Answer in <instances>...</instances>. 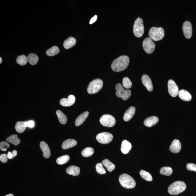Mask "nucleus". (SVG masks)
Returning <instances> with one entry per match:
<instances>
[{
  "instance_id": "1",
  "label": "nucleus",
  "mask_w": 196,
  "mask_h": 196,
  "mask_svg": "<svg viewBox=\"0 0 196 196\" xmlns=\"http://www.w3.org/2000/svg\"><path fill=\"white\" fill-rule=\"evenodd\" d=\"M130 59L128 56H121L115 60L112 63V70L115 72L122 71L127 68Z\"/></svg>"
},
{
  "instance_id": "2",
  "label": "nucleus",
  "mask_w": 196,
  "mask_h": 196,
  "mask_svg": "<svg viewBox=\"0 0 196 196\" xmlns=\"http://www.w3.org/2000/svg\"><path fill=\"white\" fill-rule=\"evenodd\" d=\"M186 188L185 183L181 181H177L170 185L168 188V191L170 194L177 195L184 191Z\"/></svg>"
},
{
  "instance_id": "3",
  "label": "nucleus",
  "mask_w": 196,
  "mask_h": 196,
  "mask_svg": "<svg viewBox=\"0 0 196 196\" xmlns=\"http://www.w3.org/2000/svg\"><path fill=\"white\" fill-rule=\"evenodd\" d=\"M119 181L123 187L128 189L134 188L136 185L135 181L126 174H123L119 176Z\"/></svg>"
},
{
  "instance_id": "4",
  "label": "nucleus",
  "mask_w": 196,
  "mask_h": 196,
  "mask_svg": "<svg viewBox=\"0 0 196 196\" xmlns=\"http://www.w3.org/2000/svg\"><path fill=\"white\" fill-rule=\"evenodd\" d=\"M149 35L151 39L158 41L162 40L164 38L165 32L162 27H153L149 31Z\"/></svg>"
},
{
  "instance_id": "5",
  "label": "nucleus",
  "mask_w": 196,
  "mask_h": 196,
  "mask_svg": "<svg viewBox=\"0 0 196 196\" xmlns=\"http://www.w3.org/2000/svg\"><path fill=\"white\" fill-rule=\"evenodd\" d=\"M103 81L99 78L93 80L89 83L87 88V91L89 94H94L98 93L103 86Z\"/></svg>"
},
{
  "instance_id": "6",
  "label": "nucleus",
  "mask_w": 196,
  "mask_h": 196,
  "mask_svg": "<svg viewBox=\"0 0 196 196\" xmlns=\"http://www.w3.org/2000/svg\"><path fill=\"white\" fill-rule=\"evenodd\" d=\"M133 33L134 35L137 38H140L143 36L144 33V27L143 20L141 18L138 17L134 22Z\"/></svg>"
},
{
  "instance_id": "7",
  "label": "nucleus",
  "mask_w": 196,
  "mask_h": 196,
  "mask_svg": "<svg viewBox=\"0 0 196 196\" xmlns=\"http://www.w3.org/2000/svg\"><path fill=\"white\" fill-rule=\"evenodd\" d=\"M100 122L102 126L107 127H112L116 123L115 118L110 115H104L100 118Z\"/></svg>"
},
{
  "instance_id": "8",
  "label": "nucleus",
  "mask_w": 196,
  "mask_h": 196,
  "mask_svg": "<svg viewBox=\"0 0 196 196\" xmlns=\"http://www.w3.org/2000/svg\"><path fill=\"white\" fill-rule=\"evenodd\" d=\"M113 138V136L111 133L102 132L97 135L96 139L98 142L103 144H106L111 143L112 141Z\"/></svg>"
},
{
  "instance_id": "9",
  "label": "nucleus",
  "mask_w": 196,
  "mask_h": 196,
  "mask_svg": "<svg viewBox=\"0 0 196 196\" xmlns=\"http://www.w3.org/2000/svg\"><path fill=\"white\" fill-rule=\"evenodd\" d=\"M143 50L146 53L151 54L153 53L155 48V43L150 38H147L143 40Z\"/></svg>"
},
{
  "instance_id": "10",
  "label": "nucleus",
  "mask_w": 196,
  "mask_h": 196,
  "mask_svg": "<svg viewBox=\"0 0 196 196\" xmlns=\"http://www.w3.org/2000/svg\"><path fill=\"white\" fill-rule=\"evenodd\" d=\"M168 88L170 95L175 98L178 95L179 89L176 83L172 80H170L168 82Z\"/></svg>"
},
{
  "instance_id": "11",
  "label": "nucleus",
  "mask_w": 196,
  "mask_h": 196,
  "mask_svg": "<svg viewBox=\"0 0 196 196\" xmlns=\"http://www.w3.org/2000/svg\"><path fill=\"white\" fill-rule=\"evenodd\" d=\"M183 33L186 39L191 38L192 35V25L190 22L186 21L183 24L182 26Z\"/></svg>"
},
{
  "instance_id": "12",
  "label": "nucleus",
  "mask_w": 196,
  "mask_h": 196,
  "mask_svg": "<svg viewBox=\"0 0 196 196\" xmlns=\"http://www.w3.org/2000/svg\"><path fill=\"white\" fill-rule=\"evenodd\" d=\"M75 97L73 95H70L68 98H63L60 101V104L64 107H68L74 105L75 101Z\"/></svg>"
},
{
  "instance_id": "13",
  "label": "nucleus",
  "mask_w": 196,
  "mask_h": 196,
  "mask_svg": "<svg viewBox=\"0 0 196 196\" xmlns=\"http://www.w3.org/2000/svg\"><path fill=\"white\" fill-rule=\"evenodd\" d=\"M142 82L143 84L146 87L147 90L149 91H152L153 89L152 80L148 75L144 74L142 77Z\"/></svg>"
},
{
  "instance_id": "14",
  "label": "nucleus",
  "mask_w": 196,
  "mask_h": 196,
  "mask_svg": "<svg viewBox=\"0 0 196 196\" xmlns=\"http://www.w3.org/2000/svg\"><path fill=\"white\" fill-rule=\"evenodd\" d=\"M181 149V144L180 141L178 139H175L170 146V150L174 153H178Z\"/></svg>"
},
{
  "instance_id": "15",
  "label": "nucleus",
  "mask_w": 196,
  "mask_h": 196,
  "mask_svg": "<svg viewBox=\"0 0 196 196\" xmlns=\"http://www.w3.org/2000/svg\"><path fill=\"white\" fill-rule=\"evenodd\" d=\"M40 146L43 152V156L44 157L46 158H49L51 156V152L47 144L45 142L42 141L40 143Z\"/></svg>"
},
{
  "instance_id": "16",
  "label": "nucleus",
  "mask_w": 196,
  "mask_h": 196,
  "mask_svg": "<svg viewBox=\"0 0 196 196\" xmlns=\"http://www.w3.org/2000/svg\"><path fill=\"white\" fill-rule=\"evenodd\" d=\"M136 108L134 106H131L127 110L126 113H125L123 119L124 120L128 122L133 117L134 114L135 113Z\"/></svg>"
},
{
  "instance_id": "17",
  "label": "nucleus",
  "mask_w": 196,
  "mask_h": 196,
  "mask_svg": "<svg viewBox=\"0 0 196 196\" xmlns=\"http://www.w3.org/2000/svg\"><path fill=\"white\" fill-rule=\"evenodd\" d=\"M159 119L156 116H152L147 118L144 121V124L148 127L155 126L158 122Z\"/></svg>"
},
{
  "instance_id": "18",
  "label": "nucleus",
  "mask_w": 196,
  "mask_h": 196,
  "mask_svg": "<svg viewBox=\"0 0 196 196\" xmlns=\"http://www.w3.org/2000/svg\"><path fill=\"white\" fill-rule=\"evenodd\" d=\"M132 145L129 142L124 140L121 144V150L123 154H127L132 148Z\"/></svg>"
},
{
  "instance_id": "19",
  "label": "nucleus",
  "mask_w": 196,
  "mask_h": 196,
  "mask_svg": "<svg viewBox=\"0 0 196 196\" xmlns=\"http://www.w3.org/2000/svg\"><path fill=\"white\" fill-rule=\"evenodd\" d=\"M178 95L180 98L184 101H189L192 99L191 94L187 91L183 89L179 91Z\"/></svg>"
},
{
  "instance_id": "20",
  "label": "nucleus",
  "mask_w": 196,
  "mask_h": 196,
  "mask_svg": "<svg viewBox=\"0 0 196 196\" xmlns=\"http://www.w3.org/2000/svg\"><path fill=\"white\" fill-rule=\"evenodd\" d=\"M66 172L68 174L73 175V176H77L80 174V169L77 166H70L67 168Z\"/></svg>"
},
{
  "instance_id": "21",
  "label": "nucleus",
  "mask_w": 196,
  "mask_h": 196,
  "mask_svg": "<svg viewBox=\"0 0 196 196\" xmlns=\"http://www.w3.org/2000/svg\"><path fill=\"white\" fill-rule=\"evenodd\" d=\"M77 144V141L75 140L72 139H68L64 141L62 143V148L66 150L75 146Z\"/></svg>"
},
{
  "instance_id": "22",
  "label": "nucleus",
  "mask_w": 196,
  "mask_h": 196,
  "mask_svg": "<svg viewBox=\"0 0 196 196\" xmlns=\"http://www.w3.org/2000/svg\"><path fill=\"white\" fill-rule=\"evenodd\" d=\"M89 114L88 112L87 111L84 112L80 115L76 120L75 122V126H78L83 124L86 120V119L88 117Z\"/></svg>"
},
{
  "instance_id": "23",
  "label": "nucleus",
  "mask_w": 196,
  "mask_h": 196,
  "mask_svg": "<svg viewBox=\"0 0 196 196\" xmlns=\"http://www.w3.org/2000/svg\"><path fill=\"white\" fill-rule=\"evenodd\" d=\"M76 39L73 37H70L64 41L63 46L66 49H69L75 46Z\"/></svg>"
},
{
  "instance_id": "24",
  "label": "nucleus",
  "mask_w": 196,
  "mask_h": 196,
  "mask_svg": "<svg viewBox=\"0 0 196 196\" xmlns=\"http://www.w3.org/2000/svg\"><path fill=\"white\" fill-rule=\"evenodd\" d=\"M27 127L26 122L18 121L16 123L15 128L16 131L19 133H22L25 131Z\"/></svg>"
},
{
  "instance_id": "25",
  "label": "nucleus",
  "mask_w": 196,
  "mask_h": 196,
  "mask_svg": "<svg viewBox=\"0 0 196 196\" xmlns=\"http://www.w3.org/2000/svg\"><path fill=\"white\" fill-rule=\"evenodd\" d=\"M28 62L30 64L34 65L38 62L39 58L36 54L31 53L29 54L27 57Z\"/></svg>"
},
{
  "instance_id": "26",
  "label": "nucleus",
  "mask_w": 196,
  "mask_h": 196,
  "mask_svg": "<svg viewBox=\"0 0 196 196\" xmlns=\"http://www.w3.org/2000/svg\"><path fill=\"white\" fill-rule=\"evenodd\" d=\"M102 163L108 171L112 172L115 169V164L112 163L111 161L107 159L102 160Z\"/></svg>"
},
{
  "instance_id": "27",
  "label": "nucleus",
  "mask_w": 196,
  "mask_h": 196,
  "mask_svg": "<svg viewBox=\"0 0 196 196\" xmlns=\"http://www.w3.org/2000/svg\"><path fill=\"white\" fill-rule=\"evenodd\" d=\"M56 114H57L60 122L63 125L66 124L67 121V117L63 112L60 110H57L56 112Z\"/></svg>"
},
{
  "instance_id": "28",
  "label": "nucleus",
  "mask_w": 196,
  "mask_h": 196,
  "mask_svg": "<svg viewBox=\"0 0 196 196\" xmlns=\"http://www.w3.org/2000/svg\"><path fill=\"white\" fill-rule=\"evenodd\" d=\"M6 141L15 145H17L20 143V139H18V136L16 134H14L7 138Z\"/></svg>"
},
{
  "instance_id": "29",
  "label": "nucleus",
  "mask_w": 196,
  "mask_h": 196,
  "mask_svg": "<svg viewBox=\"0 0 196 196\" xmlns=\"http://www.w3.org/2000/svg\"><path fill=\"white\" fill-rule=\"evenodd\" d=\"M60 52V50L57 46H55L48 49L46 52V54L49 57H52L58 54Z\"/></svg>"
},
{
  "instance_id": "30",
  "label": "nucleus",
  "mask_w": 196,
  "mask_h": 196,
  "mask_svg": "<svg viewBox=\"0 0 196 196\" xmlns=\"http://www.w3.org/2000/svg\"><path fill=\"white\" fill-rule=\"evenodd\" d=\"M94 153V150L90 147H87L82 151V155L85 157H88L93 155Z\"/></svg>"
},
{
  "instance_id": "31",
  "label": "nucleus",
  "mask_w": 196,
  "mask_h": 196,
  "mask_svg": "<svg viewBox=\"0 0 196 196\" xmlns=\"http://www.w3.org/2000/svg\"><path fill=\"white\" fill-rule=\"evenodd\" d=\"M28 61L27 57L25 55L18 56L16 59V63L21 66H24L27 64Z\"/></svg>"
},
{
  "instance_id": "32",
  "label": "nucleus",
  "mask_w": 196,
  "mask_h": 196,
  "mask_svg": "<svg viewBox=\"0 0 196 196\" xmlns=\"http://www.w3.org/2000/svg\"><path fill=\"white\" fill-rule=\"evenodd\" d=\"M139 174L142 178L144 179L145 180L149 182L152 181L153 180L152 175L147 172L143 170H141L140 171Z\"/></svg>"
},
{
  "instance_id": "33",
  "label": "nucleus",
  "mask_w": 196,
  "mask_h": 196,
  "mask_svg": "<svg viewBox=\"0 0 196 196\" xmlns=\"http://www.w3.org/2000/svg\"><path fill=\"white\" fill-rule=\"evenodd\" d=\"M173 172V169L169 167H164L160 170V174L167 176L171 175Z\"/></svg>"
},
{
  "instance_id": "34",
  "label": "nucleus",
  "mask_w": 196,
  "mask_h": 196,
  "mask_svg": "<svg viewBox=\"0 0 196 196\" xmlns=\"http://www.w3.org/2000/svg\"><path fill=\"white\" fill-rule=\"evenodd\" d=\"M70 159V156L66 155L63 156L58 158L57 160V162L59 165H64L69 161Z\"/></svg>"
},
{
  "instance_id": "35",
  "label": "nucleus",
  "mask_w": 196,
  "mask_h": 196,
  "mask_svg": "<svg viewBox=\"0 0 196 196\" xmlns=\"http://www.w3.org/2000/svg\"><path fill=\"white\" fill-rule=\"evenodd\" d=\"M131 95V91L130 90H125L124 92L119 95V98H122L124 101L127 100Z\"/></svg>"
},
{
  "instance_id": "36",
  "label": "nucleus",
  "mask_w": 196,
  "mask_h": 196,
  "mask_svg": "<svg viewBox=\"0 0 196 196\" xmlns=\"http://www.w3.org/2000/svg\"><path fill=\"white\" fill-rule=\"evenodd\" d=\"M103 164L99 163L96 164V169L97 172L100 174H105L106 173L105 169L104 168Z\"/></svg>"
},
{
  "instance_id": "37",
  "label": "nucleus",
  "mask_w": 196,
  "mask_h": 196,
  "mask_svg": "<svg viewBox=\"0 0 196 196\" xmlns=\"http://www.w3.org/2000/svg\"><path fill=\"white\" fill-rule=\"evenodd\" d=\"M123 86L125 88L130 89L132 86V83L129 78L127 77H125L123 78L122 81Z\"/></svg>"
},
{
  "instance_id": "38",
  "label": "nucleus",
  "mask_w": 196,
  "mask_h": 196,
  "mask_svg": "<svg viewBox=\"0 0 196 196\" xmlns=\"http://www.w3.org/2000/svg\"><path fill=\"white\" fill-rule=\"evenodd\" d=\"M115 89L116 90V92L115 93L116 96L118 97L119 95H121L125 91V89L122 85L120 83L117 84L115 86Z\"/></svg>"
},
{
  "instance_id": "39",
  "label": "nucleus",
  "mask_w": 196,
  "mask_h": 196,
  "mask_svg": "<svg viewBox=\"0 0 196 196\" xmlns=\"http://www.w3.org/2000/svg\"><path fill=\"white\" fill-rule=\"evenodd\" d=\"M10 146L9 144L5 141L1 142L0 143V149L2 151H6Z\"/></svg>"
},
{
  "instance_id": "40",
  "label": "nucleus",
  "mask_w": 196,
  "mask_h": 196,
  "mask_svg": "<svg viewBox=\"0 0 196 196\" xmlns=\"http://www.w3.org/2000/svg\"><path fill=\"white\" fill-rule=\"evenodd\" d=\"M186 168L188 170L190 171H194L196 172V164L188 163L187 164Z\"/></svg>"
},
{
  "instance_id": "41",
  "label": "nucleus",
  "mask_w": 196,
  "mask_h": 196,
  "mask_svg": "<svg viewBox=\"0 0 196 196\" xmlns=\"http://www.w3.org/2000/svg\"><path fill=\"white\" fill-rule=\"evenodd\" d=\"M17 155V152L15 150L12 151V153L9 152L7 155V158L9 159H12V158L15 157Z\"/></svg>"
},
{
  "instance_id": "42",
  "label": "nucleus",
  "mask_w": 196,
  "mask_h": 196,
  "mask_svg": "<svg viewBox=\"0 0 196 196\" xmlns=\"http://www.w3.org/2000/svg\"><path fill=\"white\" fill-rule=\"evenodd\" d=\"M7 155L5 154H1L0 156V160L3 163H6L8 160Z\"/></svg>"
},
{
  "instance_id": "43",
  "label": "nucleus",
  "mask_w": 196,
  "mask_h": 196,
  "mask_svg": "<svg viewBox=\"0 0 196 196\" xmlns=\"http://www.w3.org/2000/svg\"><path fill=\"white\" fill-rule=\"evenodd\" d=\"M26 126L28 127L33 128L35 126L34 121L33 120H30L26 122Z\"/></svg>"
},
{
  "instance_id": "44",
  "label": "nucleus",
  "mask_w": 196,
  "mask_h": 196,
  "mask_svg": "<svg viewBox=\"0 0 196 196\" xmlns=\"http://www.w3.org/2000/svg\"><path fill=\"white\" fill-rule=\"evenodd\" d=\"M97 18H98V16L97 15H95L94 17H93L91 19L90 22H89V24L91 25V24L94 23V22L96 21Z\"/></svg>"
},
{
  "instance_id": "45",
  "label": "nucleus",
  "mask_w": 196,
  "mask_h": 196,
  "mask_svg": "<svg viewBox=\"0 0 196 196\" xmlns=\"http://www.w3.org/2000/svg\"><path fill=\"white\" fill-rule=\"evenodd\" d=\"M5 196H14V195H13L12 194H10Z\"/></svg>"
},
{
  "instance_id": "46",
  "label": "nucleus",
  "mask_w": 196,
  "mask_h": 196,
  "mask_svg": "<svg viewBox=\"0 0 196 196\" xmlns=\"http://www.w3.org/2000/svg\"><path fill=\"white\" fill-rule=\"evenodd\" d=\"M0 63H2V58L1 57H0Z\"/></svg>"
}]
</instances>
